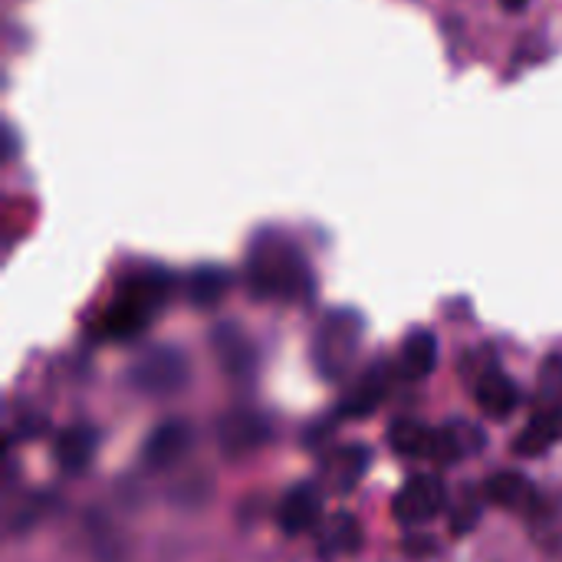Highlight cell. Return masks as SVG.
I'll use <instances>...</instances> for the list:
<instances>
[{
  "mask_svg": "<svg viewBox=\"0 0 562 562\" xmlns=\"http://www.w3.org/2000/svg\"><path fill=\"white\" fill-rule=\"evenodd\" d=\"M560 441H562V408H540V412L530 418V425L520 431V438H517L514 451H517V454L533 458V454H543L547 448H553V445H560Z\"/></svg>",
  "mask_w": 562,
  "mask_h": 562,
  "instance_id": "16",
  "label": "cell"
},
{
  "mask_svg": "<svg viewBox=\"0 0 562 562\" xmlns=\"http://www.w3.org/2000/svg\"><path fill=\"white\" fill-rule=\"evenodd\" d=\"M247 286L257 300L303 303L313 296V270L296 240L283 234H257L244 267Z\"/></svg>",
  "mask_w": 562,
  "mask_h": 562,
  "instance_id": "1",
  "label": "cell"
},
{
  "mask_svg": "<svg viewBox=\"0 0 562 562\" xmlns=\"http://www.w3.org/2000/svg\"><path fill=\"white\" fill-rule=\"evenodd\" d=\"M270 441V422L257 412L234 408L217 422V445L227 458H244Z\"/></svg>",
  "mask_w": 562,
  "mask_h": 562,
  "instance_id": "6",
  "label": "cell"
},
{
  "mask_svg": "<svg viewBox=\"0 0 562 562\" xmlns=\"http://www.w3.org/2000/svg\"><path fill=\"white\" fill-rule=\"evenodd\" d=\"M389 382H392V369H389L385 362H375V366L366 369V372L359 375V382L342 395L339 415H342V418H366V415H372V412L385 402Z\"/></svg>",
  "mask_w": 562,
  "mask_h": 562,
  "instance_id": "11",
  "label": "cell"
},
{
  "mask_svg": "<svg viewBox=\"0 0 562 562\" xmlns=\"http://www.w3.org/2000/svg\"><path fill=\"white\" fill-rule=\"evenodd\" d=\"M474 395H477V405L487 418H510L520 405V392H517L514 379L501 369H484L477 375Z\"/></svg>",
  "mask_w": 562,
  "mask_h": 562,
  "instance_id": "13",
  "label": "cell"
},
{
  "mask_svg": "<svg viewBox=\"0 0 562 562\" xmlns=\"http://www.w3.org/2000/svg\"><path fill=\"white\" fill-rule=\"evenodd\" d=\"M477 520H481V494L474 487H464L458 494V501L451 504V530L461 537V533L474 530Z\"/></svg>",
  "mask_w": 562,
  "mask_h": 562,
  "instance_id": "22",
  "label": "cell"
},
{
  "mask_svg": "<svg viewBox=\"0 0 562 562\" xmlns=\"http://www.w3.org/2000/svg\"><path fill=\"white\" fill-rule=\"evenodd\" d=\"M369 464H372V451L366 445H342V448L326 454V461H323V484L333 494H349L366 477Z\"/></svg>",
  "mask_w": 562,
  "mask_h": 562,
  "instance_id": "9",
  "label": "cell"
},
{
  "mask_svg": "<svg viewBox=\"0 0 562 562\" xmlns=\"http://www.w3.org/2000/svg\"><path fill=\"white\" fill-rule=\"evenodd\" d=\"M445 504H448V487H445V481L435 477V474H422V477H412V481L398 491L392 510H395V520H398V524H405V527H422V524L435 520V517L445 510Z\"/></svg>",
  "mask_w": 562,
  "mask_h": 562,
  "instance_id": "5",
  "label": "cell"
},
{
  "mask_svg": "<svg viewBox=\"0 0 562 562\" xmlns=\"http://www.w3.org/2000/svg\"><path fill=\"white\" fill-rule=\"evenodd\" d=\"M319 514H323V491L316 484H296L280 501L277 520H280L283 533L300 537V533H310L319 524Z\"/></svg>",
  "mask_w": 562,
  "mask_h": 562,
  "instance_id": "10",
  "label": "cell"
},
{
  "mask_svg": "<svg viewBox=\"0 0 562 562\" xmlns=\"http://www.w3.org/2000/svg\"><path fill=\"white\" fill-rule=\"evenodd\" d=\"M431 441H435V431L425 428L415 418H402V422H395L389 428V445L398 454H405V458H422V454L428 458L431 454Z\"/></svg>",
  "mask_w": 562,
  "mask_h": 562,
  "instance_id": "20",
  "label": "cell"
},
{
  "mask_svg": "<svg viewBox=\"0 0 562 562\" xmlns=\"http://www.w3.org/2000/svg\"><path fill=\"white\" fill-rule=\"evenodd\" d=\"M366 319L356 310H329L313 339V362L323 379H342L362 346Z\"/></svg>",
  "mask_w": 562,
  "mask_h": 562,
  "instance_id": "3",
  "label": "cell"
},
{
  "mask_svg": "<svg viewBox=\"0 0 562 562\" xmlns=\"http://www.w3.org/2000/svg\"><path fill=\"white\" fill-rule=\"evenodd\" d=\"M537 405L562 408V356H547L537 379Z\"/></svg>",
  "mask_w": 562,
  "mask_h": 562,
  "instance_id": "21",
  "label": "cell"
},
{
  "mask_svg": "<svg viewBox=\"0 0 562 562\" xmlns=\"http://www.w3.org/2000/svg\"><path fill=\"white\" fill-rule=\"evenodd\" d=\"M171 290H175V280L161 267H145V270L128 273L102 313V336L112 342L142 336L151 326V319L165 310Z\"/></svg>",
  "mask_w": 562,
  "mask_h": 562,
  "instance_id": "2",
  "label": "cell"
},
{
  "mask_svg": "<svg viewBox=\"0 0 562 562\" xmlns=\"http://www.w3.org/2000/svg\"><path fill=\"white\" fill-rule=\"evenodd\" d=\"M191 441H194L191 425L171 418V422L158 425V428L148 435V441H145V448H142V458H145V464H148L151 471H165V468L178 464V461L191 451Z\"/></svg>",
  "mask_w": 562,
  "mask_h": 562,
  "instance_id": "8",
  "label": "cell"
},
{
  "mask_svg": "<svg viewBox=\"0 0 562 562\" xmlns=\"http://www.w3.org/2000/svg\"><path fill=\"white\" fill-rule=\"evenodd\" d=\"M99 448V431L92 425H69L56 438V461L66 474H82Z\"/></svg>",
  "mask_w": 562,
  "mask_h": 562,
  "instance_id": "15",
  "label": "cell"
},
{
  "mask_svg": "<svg viewBox=\"0 0 562 562\" xmlns=\"http://www.w3.org/2000/svg\"><path fill=\"white\" fill-rule=\"evenodd\" d=\"M211 346H214V356H217L221 369H224L231 379H250V375H254V369H257V349H254V342L244 336L240 326L221 323V326L211 333Z\"/></svg>",
  "mask_w": 562,
  "mask_h": 562,
  "instance_id": "7",
  "label": "cell"
},
{
  "mask_svg": "<svg viewBox=\"0 0 562 562\" xmlns=\"http://www.w3.org/2000/svg\"><path fill=\"white\" fill-rule=\"evenodd\" d=\"M188 379H191V366L178 346H155L145 356H138L135 366L128 369L132 389H138L142 395H151V398H168V395L181 392L188 385Z\"/></svg>",
  "mask_w": 562,
  "mask_h": 562,
  "instance_id": "4",
  "label": "cell"
},
{
  "mask_svg": "<svg viewBox=\"0 0 562 562\" xmlns=\"http://www.w3.org/2000/svg\"><path fill=\"white\" fill-rule=\"evenodd\" d=\"M484 448V431L471 422H448L435 431V441H431V461L438 464H458L464 461L468 454L481 451Z\"/></svg>",
  "mask_w": 562,
  "mask_h": 562,
  "instance_id": "12",
  "label": "cell"
},
{
  "mask_svg": "<svg viewBox=\"0 0 562 562\" xmlns=\"http://www.w3.org/2000/svg\"><path fill=\"white\" fill-rule=\"evenodd\" d=\"M501 7H504L507 13H520V10L530 7V0H501Z\"/></svg>",
  "mask_w": 562,
  "mask_h": 562,
  "instance_id": "23",
  "label": "cell"
},
{
  "mask_svg": "<svg viewBox=\"0 0 562 562\" xmlns=\"http://www.w3.org/2000/svg\"><path fill=\"white\" fill-rule=\"evenodd\" d=\"M484 497L491 504L507 507V510H527L533 504V484L524 474H517V471H501V474L487 477Z\"/></svg>",
  "mask_w": 562,
  "mask_h": 562,
  "instance_id": "18",
  "label": "cell"
},
{
  "mask_svg": "<svg viewBox=\"0 0 562 562\" xmlns=\"http://www.w3.org/2000/svg\"><path fill=\"white\" fill-rule=\"evenodd\" d=\"M438 366V336L431 329H412L398 349V375L408 382L428 379Z\"/></svg>",
  "mask_w": 562,
  "mask_h": 562,
  "instance_id": "14",
  "label": "cell"
},
{
  "mask_svg": "<svg viewBox=\"0 0 562 562\" xmlns=\"http://www.w3.org/2000/svg\"><path fill=\"white\" fill-rule=\"evenodd\" d=\"M227 290H231V273L224 267L207 263L188 273V300L201 310L217 306L227 296Z\"/></svg>",
  "mask_w": 562,
  "mask_h": 562,
  "instance_id": "19",
  "label": "cell"
},
{
  "mask_svg": "<svg viewBox=\"0 0 562 562\" xmlns=\"http://www.w3.org/2000/svg\"><path fill=\"white\" fill-rule=\"evenodd\" d=\"M319 550L326 557H349L362 550V527L352 514H333L319 527Z\"/></svg>",
  "mask_w": 562,
  "mask_h": 562,
  "instance_id": "17",
  "label": "cell"
}]
</instances>
